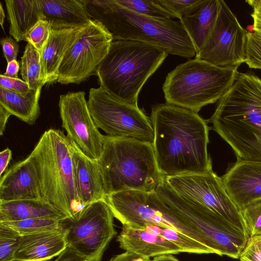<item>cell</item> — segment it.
<instances>
[{
	"mask_svg": "<svg viewBox=\"0 0 261 261\" xmlns=\"http://www.w3.org/2000/svg\"><path fill=\"white\" fill-rule=\"evenodd\" d=\"M150 119L155 159L163 177L212 170L209 127L198 113L166 102L152 107Z\"/></svg>",
	"mask_w": 261,
	"mask_h": 261,
	"instance_id": "6da1fadb",
	"label": "cell"
},
{
	"mask_svg": "<svg viewBox=\"0 0 261 261\" xmlns=\"http://www.w3.org/2000/svg\"><path fill=\"white\" fill-rule=\"evenodd\" d=\"M206 121L237 158L261 162V80L239 72Z\"/></svg>",
	"mask_w": 261,
	"mask_h": 261,
	"instance_id": "7a4b0ae2",
	"label": "cell"
},
{
	"mask_svg": "<svg viewBox=\"0 0 261 261\" xmlns=\"http://www.w3.org/2000/svg\"><path fill=\"white\" fill-rule=\"evenodd\" d=\"M87 12L113 36V40H129L156 46L168 54L190 59L194 45L180 20L154 18L130 11L116 0H84Z\"/></svg>",
	"mask_w": 261,
	"mask_h": 261,
	"instance_id": "3957f363",
	"label": "cell"
},
{
	"mask_svg": "<svg viewBox=\"0 0 261 261\" xmlns=\"http://www.w3.org/2000/svg\"><path fill=\"white\" fill-rule=\"evenodd\" d=\"M103 139L102 152L97 161L106 196L129 190L155 191L163 176L152 143L107 135Z\"/></svg>",
	"mask_w": 261,
	"mask_h": 261,
	"instance_id": "277c9868",
	"label": "cell"
},
{
	"mask_svg": "<svg viewBox=\"0 0 261 261\" xmlns=\"http://www.w3.org/2000/svg\"><path fill=\"white\" fill-rule=\"evenodd\" d=\"M168 55L164 50L142 42L113 40L96 71L99 86L117 99L138 107V95L142 87Z\"/></svg>",
	"mask_w": 261,
	"mask_h": 261,
	"instance_id": "5b68a950",
	"label": "cell"
},
{
	"mask_svg": "<svg viewBox=\"0 0 261 261\" xmlns=\"http://www.w3.org/2000/svg\"><path fill=\"white\" fill-rule=\"evenodd\" d=\"M36 164L43 200L71 219L84 206L75 184L72 144L63 131H45L30 153Z\"/></svg>",
	"mask_w": 261,
	"mask_h": 261,
	"instance_id": "8992f818",
	"label": "cell"
},
{
	"mask_svg": "<svg viewBox=\"0 0 261 261\" xmlns=\"http://www.w3.org/2000/svg\"><path fill=\"white\" fill-rule=\"evenodd\" d=\"M238 67H219L200 59H190L169 72L163 85L166 103L198 113L218 101L231 87Z\"/></svg>",
	"mask_w": 261,
	"mask_h": 261,
	"instance_id": "52a82bcc",
	"label": "cell"
},
{
	"mask_svg": "<svg viewBox=\"0 0 261 261\" xmlns=\"http://www.w3.org/2000/svg\"><path fill=\"white\" fill-rule=\"evenodd\" d=\"M155 192L172 211L206 239L215 254L239 258L247 234L206 207L175 192L163 179Z\"/></svg>",
	"mask_w": 261,
	"mask_h": 261,
	"instance_id": "ba28073f",
	"label": "cell"
},
{
	"mask_svg": "<svg viewBox=\"0 0 261 261\" xmlns=\"http://www.w3.org/2000/svg\"><path fill=\"white\" fill-rule=\"evenodd\" d=\"M104 200L122 225L135 229L147 225L172 228L209 247L205 237L174 213L155 191L119 192L107 195Z\"/></svg>",
	"mask_w": 261,
	"mask_h": 261,
	"instance_id": "9c48e42d",
	"label": "cell"
},
{
	"mask_svg": "<svg viewBox=\"0 0 261 261\" xmlns=\"http://www.w3.org/2000/svg\"><path fill=\"white\" fill-rule=\"evenodd\" d=\"M87 103L95 124L107 135L153 143L150 119L138 107L117 99L100 86L90 89Z\"/></svg>",
	"mask_w": 261,
	"mask_h": 261,
	"instance_id": "30bf717a",
	"label": "cell"
},
{
	"mask_svg": "<svg viewBox=\"0 0 261 261\" xmlns=\"http://www.w3.org/2000/svg\"><path fill=\"white\" fill-rule=\"evenodd\" d=\"M113 214L104 199L84 207L63 224L67 246L88 261H100L117 232Z\"/></svg>",
	"mask_w": 261,
	"mask_h": 261,
	"instance_id": "8fae6325",
	"label": "cell"
},
{
	"mask_svg": "<svg viewBox=\"0 0 261 261\" xmlns=\"http://www.w3.org/2000/svg\"><path fill=\"white\" fill-rule=\"evenodd\" d=\"M113 41L112 35L100 22L92 19L66 53L57 82L80 84L95 75Z\"/></svg>",
	"mask_w": 261,
	"mask_h": 261,
	"instance_id": "7c38bea8",
	"label": "cell"
},
{
	"mask_svg": "<svg viewBox=\"0 0 261 261\" xmlns=\"http://www.w3.org/2000/svg\"><path fill=\"white\" fill-rule=\"evenodd\" d=\"M247 33L226 3L219 0L216 22L195 58L219 67L238 68L246 60Z\"/></svg>",
	"mask_w": 261,
	"mask_h": 261,
	"instance_id": "4fadbf2b",
	"label": "cell"
},
{
	"mask_svg": "<svg viewBox=\"0 0 261 261\" xmlns=\"http://www.w3.org/2000/svg\"><path fill=\"white\" fill-rule=\"evenodd\" d=\"M163 177L178 195L210 209L246 234L240 211L227 194L221 177L213 170L203 173Z\"/></svg>",
	"mask_w": 261,
	"mask_h": 261,
	"instance_id": "5bb4252c",
	"label": "cell"
},
{
	"mask_svg": "<svg viewBox=\"0 0 261 261\" xmlns=\"http://www.w3.org/2000/svg\"><path fill=\"white\" fill-rule=\"evenodd\" d=\"M59 108L62 126L68 138L87 157L98 161L103 150V135L93 119L85 92L61 95Z\"/></svg>",
	"mask_w": 261,
	"mask_h": 261,
	"instance_id": "9a60e30c",
	"label": "cell"
},
{
	"mask_svg": "<svg viewBox=\"0 0 261 261\" xmlns=\"http://www.w3.org/2000/svg\"><path fill=\"white\" fill-rule=\"evenodd\" d=\"M221 177L227 194L240 211L261 201V162L237 158Z\"/></svg>",
	"mask_w": 261,
	"mask_h": 261,
	"instance_id": "2e32d148",
	"label": "cell"
},
{
	"mask_svg": "<svg viewBox=\"0 0 261 261\" xmlns=\"http://www.w3.org/2000/svg\"><path fill=\"white\" fill-rule=\"evenodd\" d=\"M43 200L38 172L30 154L14 164L0 180V202Z\"/></svg>",
	"mask_w": 261,
	"mask_h": 261,
	"instance_id": "e0dca14e",
	"label": "cell"
},
{
	"mask_svg": "<svg viewBox=\"0 0 261 261\" xmlns=\"http://www.w3.org/2000/svg\"><path fill=\"white\" fill-rule=\"evenodd\" d=\"M87 24L51 28L48 39L40 53L43 85L57 82L58 70L62 60Z\"/></svg>",
	"mask_w": 261,
	"mask_h": 261,
	"instance_id": "ac0fdd59",
	"label": "cell"
},
{
	"mask_svg": "<svg viewBox=\"0 0 261 261\" xmlns=\"http://www.w3.org/2000/svg\"><path fill=\"white\" fill-rule=\"evenodd\" d=\"M71 142L75 184L80 201L86 206L104 199L106 195L98 161L87 157Z\"/></svg>",
	"mask_w": 261,
	"mask_h": 261,
	"instance_id": "d6986e66",
	"label": "cell"
},
{
	"mask_svg": "<svg viewBox=\"0 0 261 261\" xmlns=\"http://www.w3.org/2000/svg\"><path fill=\"white\" fill-rule=\"evenodd\" d=\"M117 240L120 247L125 251L147 258L182 252L179 247L161 236L144 229H135L125 225H123Z\"/></svg>",
	"mask_w": 261,
	"mask_h": 261,
	"instance_id": "ffe728a7",
	"label": "cell"
},
{
	"mask_svg": "<svg viewBox=\"0 0 261 261\" xmlns=\"http://www.w3.org/2000/svg\"><path fill=\"white\" fill-rule=\"evenodd\" d=\"M219 11V0H199L189 7L179 20L199 53L205 42Z\"/></svg>",
	"mask_w": 261,
	"mask_h": 261,
	"instance_id": "44dd1931",
	"label": "cell"
},
{
	"mask_svg": "<svg viewBox=\"0 0 261 261\" xmlns=\"http://www.w3.org/2000/svg\"><path fill=\"white\" fill-rule=\"evenodd\" d=\"M67 247L64 229L22 236L13 261H47Z\"/></svg>",
	"mask_w": 261,
	"mask_h": 261,
	"instance_id": "7402d4cb",
	"label": "cell"
},
{
	"mask_svg": "<svg viewBox=\"0 0 261 261\" xmlns=\"http://www.w3.org/2000/svg\"><path fill=\"white\" fill-rule=\"evenodd\" d=\"M41 19L47 20L51 28L81 26L92 20L84 0H38Z\"/></svg>",
	"mask_w": 261,
	"mask_h": 261,
	"instance_id": "603a6c76",
	"label": "cell"
},
{
	"mask_svg": "<svg viewBox=\"0 0 261 261\" xmlns=\"http://www.w3.org/2000/svg\"><path fill=\"white\" fill-rule=\"evenodd\" d=\"M9 34L17 42L25 41L29 30L41 19L38 0H5Z\"/></svg>",
	"mask_w": 261,
	"mask_h": 261,
	"instance_id": "cb8c5ba5",
	"label": "cell"
},
{
	"mask_svg": "<svg viewBox=\"0 0 261 261\" xmlns=\"http://www.w3.org/2000/svg\"><path fill=\"white\" fill-rule=\"evenodd\" d=\"M35 218L63 219L65 217L53 206L43 200L0 202V222Z\"/></svg>",
	"mask_w": 261,
	"mask_h": 261,
	"instance_id": "d4e9b609",
	"label": "cell"
},
{
	"mask_svg": "<svg viewBox=\"0 0 261 261\" xmlns=\"http://www.w3.org/2000/svg\"><path fill=\"white\" fill-rule=\"evenodd\" d=\"M42 87L26 93L12 92L0 87V106L29 125L35 123L40 115L39 100Z\"/></svg>",
	"mask_w": 261,
	"mask_h": 261,
	"instance_id": "484cf974",
	"label": "cell"
},
{
	"mask_svg": "<svg viewBox=\"0 0 261 261\" xmlns=\"http://www.w3.org/2000/svg\"><path fill=\"white\" fill-rule=\"evenodd\" d=\"M144 229L173 243L181 249L182 252L196 254L214 253V251L207 246L172 228L147 225Z\"/></svg>",
	"mask_w": 261,
	"mask_h": 261,
	"instance_id": "4316f807",
	"label": "cell"
},
{
	"mask_svg": "<svg viewBox=\"0 0 261 261\" xmlns=\"http://www.w3.org/2000/svg\"><path fill=\"white\" fill-rule=\"evenodd\" d=\"M20 73L30 89L36 91L43 87L40 53L27 43L20 61Z\"/></svg>",
	"mask_w": 261,
	"mask_h": 261,
	"instance_id": "83f0119b",
	"label": "cell"
},
{
	"mask_svg": "<svg viewBox=\"0 0 261 261\" xmlns=\"http://www.w3.org/2000/svg\"><path fill=\"white\" fill-rule=\"evenodd\" d=\"M64 218H35L0 223L14 229L22 236L45 232L63 230L64 229L63 224Z\"/></svg>",
	"mask_w": 261,
	"mask_h": 261,
	"instance_id": "f1b7e54d",
	"label": "cell"
},
{
	"mask_svg": "<svg viewBox=\"0 0 261 261\" xmlns=\"http://www.w3.org/2000/svg\"><path fill=\"white\" fill-rule=\"evenodd\" d=\"M21 236L14 229L0 223V261H13Z\"/></svg>",
	"mask_w": 261,
	"mask_h": 261,
	"instance_id": "f546056e",
	"label": "cell"
},
{
	"mask_svg": "<svg viewBox=\"0 0 261 261\" xmlns=\"http://www.w3.org/2000/svg\"><path fill=\"white\" fill-rule=\"evenodd\" d=\"M122 7L134 13L154 18H171L153 0H116Z\"/></svg>",
	"mask_w": 261,
	"mask_h": 261,
	"instance_id": "4dcf8cb0",
	"label": "cell"
},
{
	"mask_svg": "<svg viewBox=\"0 0 261 261\" xmlns=\"http://www.w3.org/2000/svg\"><path fill=\"white\" fill-rule=\"evenodd\" d=\"M248 238L261 235V201L241 210Z\"/></svg>",
	"mask_w": 261,
	"mask_h": 261,
	"instance_id": "1f68e13d",
	"label": "cell"
},
{
	"mask_svg": "<svg viewBox=\"0 0 261 261\" xmlns=\"http://www.w3.org/2000/svg\"><path fill=\"white\" fill-rule=\"evenodd\" d=\"M50 30V23L40 19L27 33L25 41L40 53L48 39Z\"/></svg>",
	"mask_w": 261,
	"mask_h": 261,
	"instance_id": "d6a6232c",
	"label": "cell"
},
{
	"mask_svg": "<svg viewBox=\"0 0 261 261\" xmlns=\"http://www.w3.org/2000/svg\"><path fill=\"white\" fill-rule=\"evenodd\" d=\"M250 68L261 69V38L248 32L246 42V60Z\"/></svg>",
	"mask_w": 261,
	"mask_h": 261,
	"instance_id": "836d02e7",
	"label": "cell"
},
{
	"mask_svg": "<svg viewBox=\"0 0 261 261\" xmlns=\"http://www.w3.org/2000/svg\"><path fill=\"white\" fill-rule=\"evenodd\" d=\"M199 0H153V2L167 12L171 18L179 19L186 11Z\"/></svg>",
	"mask_w": 261,
	"mask_h": 261,
	"instance_id": "e575fe53",
	"label": "cell"
},
{
	"mask_svg": "<svg viewBox=\"0 0 261 261\" xmlns=\"http://www.w3.org/2000/svg\"><path fill=\"white\" fill-rule=\"evenodd\" d=\"M239 259L241 261H261V235L248 238Z\"/></svg>",
	"mask_w": 261,
	"mask_h": 261,
	"instance_id": "d590c367",
	"label": "cell"
},
{
	"mask_svg": "<svg viewBox=\"0 0 261 261\" xmlns=\"http://www.w3.org/2000/svg\"><path fill=\"white\" fill-rule=\"evenodd\" d=\"M0 87L19 93L26 94L32 91L23 80L0 75Z\"/></svg>",
	"mask_w": 261,
	"mask_h": 261,
	"instance_id": "8d00e7d4",
	"label": "cell"
},
{
	"mask_svg": "<svg viewBox=\"0 0 261 261\" xmlns=\"http://www.w3.org/2000/svg\"><path fill=\"white\" fill-rule=\"evenodd\" d=\"M0 42L7 63L16 60L19 47L18 42L11 37L6 36L2 38Z\"/></svg>",
	"mask_w": 261,
	"mask_h": 261,
	"instance_id": "74e56055",
	"label": "cell"
},
{
	"mask_svg": "<svg viewBox=\"0 0 261 261\" xmlns=\"http://www.w3.org/2000/svg\"><path fill=\"white\" fill-rule=\"evenodd\" d=\"M252 8L251 16L253 20V33L261 38V0L246 1Z\"/></svg>",
	"mask_w": 261,
	"mask_h": 261,
	"instance_id": "f35d334b",
	"label": "cell"
},
{
	"mask_svg": "<svg viewBox=\"0 0 261 261\" xmlns=\"http://www.w3.org/2000/svg\"><path fill=\"white\" fill-rule=\"evenodd\" d=\"M54 261H88L72 248L67 247Z\"/></svg>",
	"mask_w": 261,
	"mask_h": 261,
	"instance_id": "ab89813d",
	"label": "cell"
},
{
	"mask_svg": "<svg viewBox=\"0 0 261 261\" xmlns=\"http://www.w3.org/2000/svg\"><path fill=\"white\" fill-rule=\"evenodd\" d=\"M109 261H152L150 258L145 257L133 252L125 251L113 257Z\"/></svg>",
	"mask_w": 261,
	"mask_h": 261,
	"instance_id": "60d3db41",
	"label": "cell"
},
{
	"mask_svg": "<svg viewBox=\"0 0 261 261\" xmlns=\"http://www.w3.org/2000/svg\"><path fill=\"white\" fill-rule=\"evenodd\" d=\"M12 151L7 148L0 152V176L5 171L12 159Z\"/></svg>",
	"mask_w": 261,
	"mask_h": 261,
	"instance_id": "b9f144b4",
	"label": "cell"
},
{
	"mask_svg": "<svg viewBox=\"0 0 261 261\" xmlns=\"http://www.w3.org/2000/svg\"><path fill=\"white\" fill-rule=\"evenodd\" d=\"M20 65L17 60H14L7 63L6 71L4 75L10 77L18 78Z\"/></svg>",
	"mask_w": 261,
	"mask_h": 261,
	"instance_id": "7bdbcfd3",
	"label": "cell"
},
{
	"mask_svg": "<svg viewBox=\"0 0 261 261\" xmlns=\"http://www.w3.org/2000/svg\"><path fill=\"white\" fill-rule=\"evenodd\" d=\"M11 114L0 106V135L2 136L5 130L6 124Z\"/></svg>",
	"mask_w": 261,
	"mask_h": 261,
	"instance_id": "ee69618b",
	"label": "cell"
},
{
	"mask_svg": "<svg viewBox=\"0 0 261 261\" xmlns=\"http://www.w3.org/2000/svg\"><path fill=\"white\" fill-rule=\"evenodd\" d=\"M152 261H179L172 254L162 255L154 257Z\"/></svg>",
	"mask_w": 261,
	"mask_h": 261,
	"instance_id": "f6af8a7d",
	"label": "cell"
},
{
	"mask_svg": "<svg viewBox=\"0 0 261 261\" xmlns=\"http://www.w3.org/2000/svg\"><path fill=\"white\" fill-rule=\"evenodd\" d=\"M5 18V14L2 3H0V24L3 31H4V23Z\"/></svg>",
	"mask_w": 261,
	"mask_h": 261,
	"instance_id": "bcb514c9",
	"label": "cell"
}]
</instances>
